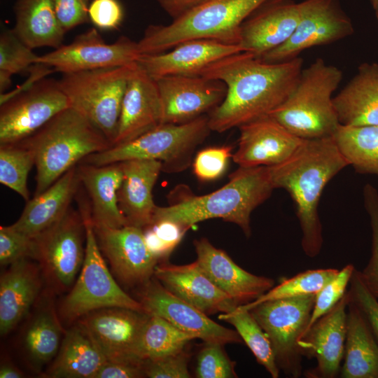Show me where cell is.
Instances as JSON below:
<instances>
[{"mask_svg": "<svg viewBox=\"0 0 378 378\" xmlns=\"http://www.w3.org/2000/svg\"><path fill=\"white\" fill-rule=\"evenodd\" d=\"M302 69L300 57L268 63L246 52L210 64L200 76L219 80L227 87L223 101L209 113L211 130L223 132L269 115L286 99Z\"/></svg>", "mask_w": 378, "mask_h": 378, "instance_id": "6da1fadb", "label": "cell"}, {"mask_svg": "<svg viewBox=\"0 0 378 378\" xmlns=\"http://www.w3.org/2000/svg\"><path fill=\"white\" fill-rule=\"evenodd\" d=\"M349 163L332 136L303 139L284 162L269 167L274 189H285L293 199L306 255L317 256L323 245L318 206L327 183Z\"/></svg>", "mask_w": 378, "mask_h": 378, "instance_id": "7a4b0ae2", "label": "cell"}, {"mask_svg": "<svg viewBox=\"0 0 378 378\" xmlns=\"http://www.w3.org/2000/svg\"><path fill=\"white\" fill-rule=\"evenodd\" d=\"M274 189L269 167H239L225 186L213 192L200 196L182 194L167 206H157L152 221L169 220L187 232L197 223L221 218L236 224L250 237L251 213Z\"/></svg>", "mask_w": 378, "mask_h": 378, "instance_id": "3957f363", "label": "cell"}, {"mask_svg": "<svg viewBox=\"0 0 378 378\" xmlns=\"http://www.w3.org/2000/svg\"><path fill=\"white\" fill-rule=\"evenodd\" d=\"M36 154L37 195L85 157L112 146L88 118L69 107L25 139Z\"/></svg>", "mask_w": 378, "mask_h": 378, "instance_id": "277c9868", "label": "cell"}, {"mask_svg": "<svg viewBox=\"0 0 378 378\" xmlns=\"http://www.w3.org/2000/svg\"><path fill=\"white\" fill-rule=\"evenodd\" d=\"M267 0H204L167 25L151 24L137 42L142 54L164 52L193 39L239 45L244 20Z\"/></svg>", "mask_w": 378, "mask_h": 378, "instance_id": "5b68a950", "label": "cell"}, {"mask_svg": "<svg viewBox=\"0 0 378 378\" xmlns=\"http://www.w3.org/2000/svg\"><path fill=\"white\" fill-rule=\"evenodd\" d=\"M342 78V70L317 58L302 69L286 99L268 115L302 139L332 136L340 125L332 94Z\"/></svg>", "mask_w": 378, "mask_h": 378, "instance_id": "8992f818", "label": "cell"}, {"mask_svg": "<svg viewBox=\"0 0 378 378\" xmlns=\"http://www.w3.org/2000/svg\"><path fill=\"white\" fill-rule=\"evenodd\" d=\"M78 201L85 227V259L76 281L60 304V319L71 324L92 311L106 307L144 312L141 304L127 294L109 272L97 244L88 202L83 198Z\"/></svg>", "mask_w": 378, "mask_h": 378, "instance_id": "52a82bcc", "label": "cell"}, {"mask_svg": "<svg viewBox=\"0 0 378 378\" xmlns=\"http://www.w3.org/2000/svg\"><path fill=\"white\" fill-rule=\"evenodd\" d=\"M211 131L208 115L183 124L162 123L130 141L91 154L80 162L101 166L154 160L162 162V171L179 172L189 165L195 148Z\"/></svg>", "mask_w": 378, "mask_h": 378, "instance_id": "ba28073f", "label": "cell"}, {"mask_svg": "<svg viewBox=\"0 0 378 378\" xmlns=\"http://www.w3.org/2000/svg\"><path fill=\"white\" fill-rule=\"evenodd\" d=\"M136 66L63 74L58 80L70 107L88 118L109 140L116 136L122 98Z\"/></svg>", "mask_w": 378, "mask_h": 378, "instance_id": "9c48e42d", "label": "cell"}, {"mask_svg": "<svg viewBox=\"0 0 378 378\" xmlns=\"http://www.w3.org/2000/svg\"><path fill=\"white\" fill-rule=\"evenodd\" d=\"M316 295L266 301L248 310L269 338L279 370L293 378L302 374L298 341L307 329Z\"/></svg>", "mask_w": 378, "mask_h": 378, "instance_id": "30bf717a", "label": "cell"}, {"mask_svg": "<svg viewBox=\"0 0 378 378\" xmlns=\"http://www.w3.org/2000/svg\"><path fill=\"white\" fill-rule=\"evenodd\" d=\"M35 260L52 292L71 288L85 259V227L79 211L70 207L63 217L34 238Z\"/></svg>", "mask_w": 378, "mask_h": 378, "instance_id": "8fae6325", "label": "cell"}, {"mask_svg": "<svg viewBox=\"0 0 378 378\" xmlns=\"http://www.w3.org/2000/svg\"><path fill=\"white\" fill-rule=\"evenodd\" d=\"M0 145L29 137L70 107L58 80L41 78L12 95L1 94Z\"/></svg>", "mask_w": 378, "mask_h": 378, "instance_id": "7c38bea8", "label": "cell"}, {"mask_svg": "<svg viewBox=\"0 0 378 378\" xmlns=\"http://www.w3.org/2000/svg\"><path fill=\"white\" fill-rule=\"evenodd\" d=\"M299 6L300 18L291 36L283 45L259 58L262 61H288L299 57L307 49L337 42L354 31L351 20L338 0H304Z\"/></svg>", "mask_w": 378, "mask_h": 378, "instance_id": "4fadbf2b", "label": "cell"}, {"mask_svg": "<svg viewBox=\"0 0 378 378\" xmlns=\"http://www.w3.org/2000/svg\"><path fill=\"white\" fill-rule=\"evenodd\" d=\"M140 55L137 42L121 36L112 43H106L95 28H90L71 43L39 56L36 64L63 74L132 65Z\"/></svg>", "mask_w": 378, "mask_h": 378, "instance_id": "5bb4252c", "label": "cell"}, {"mask_svg": "<svg viewBox=\"0 0 378 378\" xmlns=\"http://www.w3.org/2000/svg\"><path fill=\"white\" fill-rule=\"evenodd\" d=\"M136 295L144 312L163 318L204 342L241 343L237 331L212 321L208 315L166 289L154 276L138 288Z\"/></svg>", "mask_w": 378, "mask_h": 378, "instance_id": "9a60e30c", "label": "cell"}, {"mask_svg": "<svg viewBox=\"0 0 378 378\" xmlns=\"http://www.w3.org/2000/svg\"><path fill=\"white\" fill-rule=\"evenodd\" d=\"M93 228L103 256L123 285L139 288L153 278L159 261L148 248L141 228L132 225Z\"/></svg>", "mask_w": 378, "mask_h": 378, "instance_id": "2e32d148", "label": "cell"}, {"mask_svg": "<svg viewBox=\"0 0 378 378\" xmlns=\"http://www.w3.org/2000/svg\"><path fill=\"white\" fill-rule=\"evenodd\" d=\"M149 314L122 307L92 311L77 322L88 332L107 362L142 363L136 347Z\"/></svg>", "mask_w": 378, "mask_h": 378, "instance_id": "e0dca14e", "label": "cell"}, {"mask_svg": "<svg viewBox=\"0 0 378 378\" xmlns=\"http://www.w3.org/2000/svg\"><path fill=\"white\" fill-rule=\"evenodd\" d=\"M163 112V123L183 124L209 113L224 99L225 84L202 76L172 75L155 79Z\"/></svg>", "mask_w": 378, "mask_h": 378, "instance_id": "ac0fdd59", "label": "cell"}, {"mask_svg": "<svg viewBox=\"0 0 378 378\" xmlns=\"http://www.w3.org/2000/svg\"><path fill=\"white\" fill-rule=\"evenodd\" d=\"M348 291L320 317L298 341L300 354L316 365L305 371L308 378H335L344 358L347 327Z\"/></svg>", "mask_w": 378, "mask_h": 378, "instance_id": "d6986e66", "label": "cell"}, {"mask_svg": "<svg viewBox=\"0 0 378 378\" xmlns=\"http://www.w3.org/2000/svg\"><path fill=\"white\" fill-rule=\"evenodd\" d=\"M239 127L238 148L232 160L239 167L279 164L289 158L303 140L268 115Z\"/></svg>", "mask_w": 378, "mask_h": 378, "instance_id": "ffe728a7", "label": "cell"}, {"mask_svg": "<svg viewBox=\"0 0 378 378\" xmlns=\"http://www.w3.org/2000/svg\"><path fill=\"white\" fill-rule=\"evenodd\" d=\"M299 18V3L267 0L242 23L239 46L243 52L260 58L288 40Z\"/></svg>", "mask_w": 378, "mask_h": 378, "instance_id": "44dd1931", "label": "cell"}, {"mask_svg": "<svg viewBox=\"0 0 378 378\" xmlns=\"http://www.w3.org/2000/svg\"><path fill=\"white\" fill-rule=\"evenodd\" d=\"M193 244L201 270L237 306L256 300L274 286V279L246 271L206 238L195 239Z\"/></svg>", "mask_w": 378, "mask_h": 378, "instance_id": "7402d4cb", "label": "cell"}, {"mask_svg": "<svg viewBox=\"0 0 378 378\" xmlns=\"http://www.w3.org/2000/svg\"><path fill=\"white\" fill-rule=\"evenodd\" d=\"M162 123V106L156 80L136 64L122 98L113 146L130 141Z\"/></svg>", "mask_w": 378, "mask_h": 378, "instance_id": "603a6c76", "label": "cell"}, {"mask_svg": "<svg viewBox=\"0 0 378 378\" xmlns=\"http://www.w3.org/2000/svg\"><path fill=\"white\" fill-rule=\"evenodd\" d=\"M240 52L243 51L239 45L193 39L177 45L168 52L142 54L136 64L154 79L172 75L200 76L210 64Z\"/></svg>", "mask_w": 378, "mask_h": 378, "instance_id": "cb8c5ba5", "label": "cell"}, {"mask_svg": "<svg viewBox=\"0 0 378 378\" xmlns=\"http://www.w3.org/2000/svg\"><path fill=\"white\" fill-rule=\"evenodd\" d=\"M153 276L172 293L206 315L227 313L237 307L208 278L197 261L184 265H175L167 261L160 262Z\"/></svg>", "mask_w": 378, "mask_h": 378, "instance_id": "d4e9b609", "label": "cell"}, {"mask_svg": "<svg viewBox=\"0 0 378 378\" xmlns=\"http://www.w3.org/2000/svg\"><path fill=\"white\" fill-rule=\"evenodd\" d=\"M122 180L118 202L127 225L143 229L153 219L157 205L153 190L162 171V163L154 160H130L120 162Z\"/></svg>", "mask_w": 378, "mask_h": 378, "instance_id": "484cf974", "label": "cell"}, {"mask_svg": "<svg viewBox=\"0 0 378 378\" xmlns=\"http://www.w3.org/2000/svg\"><path fill=\"white\" fill-rule=\"evenodd\" d=\"M77 171L88 196L93 226L120 228L127 225L118 202L123 176L120 163L96 166L80 162Z\"/></svg>", "mask_w": 378, "mask_h": 378, "instance_id": "4316f807", "label": "cell"}, {"mask_svg": "<svg viewBox=\"0 0 378 378\" xmlns=\"http://www.w3.org/2000/svg\"><path fill=\"white\" fill-rule=\"evenodd\" d=\"M39 265L22 259L9 265L0 279V332H10L29 313L41 289Z\"/></svg>", "mask_w": 378, "mask_h": 378, "instance_id": "83f0119b", "label": "cell"}, {"mask_svg": "<svg viewBox=\"0 0 378 378\" xmlns=\"http://www.w3.org/2000/svg\"><path fill=\"white\" fill-rule=\"evenodd\" d=\"M79 187L76 165L46 190L28 200L18 220L10 226L31 238L36 237L63 217Z\"/></svg>", "mask_w": 378, "mask_h": 378, "instance_id": "f1b7e54d", "label": "cell"}, {"mask_svg": "<svg viewBox=\"0 0 378 378\" xmlns=\"http://www.w3.org/2000/svg\"><path fill=\"white\" fill-rule=\"evenodd\" d=\"M333 104L340 125H378V64L360 65Z\"/></svg>", "mask_w": 378, "mask_h": 378, "instance_id": "f546056e", "label": "cell"}, {"mask_svg": "<svg viewBox=\"0 0 378 378\" xmlns=\"http://www.w3.org/2000/svg\"><path fill=\"white\" fill-rule=\"evenodd\" d=\"M343 359L340 377L378 378V343L365 315L350 297Z\"/></svg>", "mask_w": 378, "mask_h": 378, "instance_id": "4dcf8cb0", "label": "cell"}, {"mask_svg": "<svg viewBox=\"0 0 378 378\" xmlns=\"http://www.w3.org/2000/svg\"><path fill=\"white\" fill-rule=\"evenodd\" d=\"M107 362L78 322L65 331L55 359L45 374L52 378H94Z\"/></svg>", "mask_w": 378, "mask_h": 378, "instance_id": "1f68e13d", "label": "cell"}, {"mask_svg": "<svg viewBox=\"0 0 378 378\" xmlns=\"http://www.w3.org/2000/svg\"><path fill=\"white\" fill-rule=\"evenodd\" d=\"M13 31L31 49L62 46L66 31L61 26L52 0H16Z\"/></svg>", "mask_w": 378, "mask_h": 378, "instance_id": "d6a6232c", "label": "cell"}, {"mask_svg": "<svg viewBox=\"0 0 378 378\" xmlns=\"http://www.w3.org/2000/svg\"><path fill=\"white\" fill-rule=\"evenodd\" d=\"M49 297L45 294L23 336L24 351L35 368H41L56 356L65 333Z\"/></svg>", "mask_w": 378, "mask_h": 378, "instance_id": "836d02e7", "label": "cell"}, {"mask_svg": "<svg viewBox=\"0 0 378 378\" xmlns=\"http://www.w3.org/2000/svg\"><path fill=\"white\" fill-rule=\"evenodd\" d=\"M332 136L349 166L378 176V125L340 124Z\"/></svg>", "mask_w": 378, "mask_h": 378, "instance_id": "e575fe53", "label": "cell"}, {"mask_svg": "<svg viewBox=\"0 0 378 378\" xmlns=\"http://www.w3.org/2000/svg\"><path fill=\"white\" fill-rule=\"evenodd\" d=\"M195 338L163 318L149 315L138 340L136 356L143 361L168 356L183 350Z\"/></svg>", "mask_w": 378, "mask_h": 378, "instance_id": "d590c367", "label": "cell"}, {"mask_svg": "<svg viewBox=\"0 0 378 378\" xmlns=\"http://www.w3.org/2000/svg\"><path fill=\"white\" fill-rule=\"evenodd\" d=\"M218 318L232 324L254 355L258 363L262 365L273 378L279 376L272 345L267 335L248 310L238 306L227 313H222Z\"/></svg>", "mask_w": 378, "mask_h": 378, "instance_id": "8d00e7d4", "label": "cell"}, {"mask_svg": "<svg viewBox=\"0 0 378 378\" xmlns=\"http://www.w3.org/2000/svg\"><path fill=\"white\" fill-rule=\"evenodd\" d=\"M35 163V151L26 140L0 145V183L27 202V178Z\"/></svg>", "mask_w": 378, "mask_h": 378, "instance_id": "74e56055", "label": "cell"}, {"mask_svg": "<svg viewBox=\"0 0 378 378\" xmlns=\"http://www.w3.org/2000/svg\"><path fill=\"white\" fill-rule=\"evenodd\" d=\"M338 272L339 270L333 268L306 270L291 278L283 279L279 284L273 286L256 300L238 307L241 309L250 310L266 301L317 294Z\"/></svg>", "mask_w": 378, "mask_h": 378, "instance_id": "f35d334b", "label": "cell"}, {"mask_svg": "<svg viewBox=\"0 0 378 378\" xmlns=\"http://www.w3.org/2000/svg\"><path fill=\"white\" fill-rule=\"evenodd\" d=\"M32 50L13 29L3 31L0 36V71L12 76L30 71L39 57Z\"/></svg>", "mask_w": 378, "mask_h": 378, "instance_id": "ab89813d", "label": "cell"}, {"mask_svg": "<svg viewBox=\"0 0 378 378\" xmlns=\"http://www.w3.org/2000/svg\"><path fill=\"white\" fill-rule=\"evenodd\" d=\"M142 230L146 244L159 263L167 261L186 232L178 224L164 220H153Z\"/></svg>", "mask_w": 378, "mask_h": 378, "instance_id": "60d3db41", "label": "cell"}, {"mask_svg": "<svg viewBox=\"0 0 378 378\" xmlns=\"http://www.w3.org/2000/svg\"><path fill=\"white\" fill-rule=\"evenodd\" d=\"M363 200L370 221L372 249L368 263L360 274L366 287L378 299V192L371 184L363 188Z\"/></svg>", "mask_w": 378, "mask_h": 378, "instance_id": "b9f144b4", "label": "cell"}, {"mask_svg": "<svg viewBox=\"0 0 378 378\" xmlns=\"http://www.w3.org/2000/svg\"><path fill=\"white\" fill-rule=\"evenodd\" d=\"M223 344L204 342L196 358L195 377L197 378H234L235 363L223 348Z\"/></svg>", "mask_w": 378, "mask_h": 378, "instance_id": "7bdbcfd3", "label": "cell"}, {"mask_svg": "<svg viewBox=\"0 0 378 378\" xmlns=\"http://www.w3.org/2000/svg\"><path fill=\"white\" fill-rule=\"evenodd\" d=\"M355 269L354 265H346L316 295L314 306L307 330L320 317L331 309L346 293L347 286Z\"/></svg>", "mask_w": 378, "mask_h": 378, "instance_id": "ee69618b", "label": "cell"}, {"mask_svg": "<svg viewBox=\"0 0 378 378\" xmlns=\"http://www.w3.org/2000/svg\"><path fill=\"white\" fill-rule=\"evenodd\" d=\"M36 257L35 241L10 225L0 227V263L10 265L22 259Z\"/></svg>", "mask_w": 378, "mask_h": 378, "instance_id": "f6af8a7d", "label": "cell"}, {"mask_svg": "<svg viewBox=\"0 0 378 378\" xmlns=\"http://www.w3.org/2000/svg\"><path fill=\"white\" fill-rule=\"evenodd\" d=\"M232 147L228 146L206 148L194 158L193 172L198 179L210 181L220 178L225 172L230 158Z\"/></svg>", "mask_w": 378, "mask_h": 378, "instance_id": "bcb514c9", "label": "cell"}, {"mask_svg": "<svg viewBox=\"0 0 378 378\" xmlns=\"http://www.w3.org/2000/svg\"><path fill=\"white\" fill-rule=\"evenodd\" d=\"M190 353L187 349L163 357L143 360L145 377L189 378Z\"/></svg>", "mask_w": 378, "mask_h": 378, "instance_id": "7dc6e473", "label": "cell"}, {"mask_svg": "<svg viewBox=\"0 0 378 378\" xmlns=\"http://www.w3.org/2000/svg\"><path fill=\"white\" fill-rule=\"evenodd\" d=\"M349 286L348 293L350 299L365 315L378 343V299L366 287L360 271L356 269L353 273Z\"/></svg>", "mask_w": 378, "mask_h": 378, "instance_id": "c3c4849f", "label": "cell"}, {"mask_svg": "<svg viewBox=\"0 0 378 378\" xmlns=\"http://www.w3.org/2000/svg\"><path fill=\"white\" fill-rule=\"evenodd\" d=\"M91 22L101 29H115L123 18V10L118 0H92L88 8Z\"/></svg>", "mask_w": 378, "mask_h": 378, "instance_id": "681fc988", "label": "cell"}, {"mask_svg": "<svg viewBox=\"0 0 378 378\" xmlns=\"http://www.w3.org/2000/svg\"><path fill=\"white\" fill-rule=\"evenodd\" d=\"M57 18L66 32L89 20V0H52Z\"/></svg>", "mask_w": 378, "mask_h": 378, "instance_id": "f907efd6", "label": "cell"}, {"mask_svg": "<svg viewBox=\"0 0 378 378\" xmlns=\"http://www.w3.org/2000/svg\"><path fill=\"white\" fill-rule=\"evenodd\" d=\"M145 377L142 363L106 362L94 378H140Z\"/></svg>", "mask_w": 378, "mask_h": 378, "instance_id": "816d5d0a", "label": "cell"}, {"mask_svg": "<svg viewBox=\"0 0 378 378\" xmlns=\"http://www.w3.org/2000/svg\"><path fill=\"white\" fill-rule=\"evenodd\" d=\"M162 9L175 20L204 0H155Z\"/></svg>", "mask_w": 378, "mask_h": 378, "instance_id": "f5cc1de1", "label": "cell"}, {"mask_svg": "<svg viewBox=\"0 0 378 378\" xmlns=\"http://www.w3.org/2000/svg\"><path fill=\"white\" fill-rule=\"evenodd\" d=\"M24 373L13 364L6 362L3 363L0 367L1 378H22Z\"/></svg>", "mask_w": 378, "mask_h": 378, "instance_id": "db71d44e", "label": "cell"}, {"mask_svg": "<svg viewBox=\"0 0 378 378\" xmlns=\"http://www.w3.org/2000/svg\"><path fill=\"white\" fill-rule=\"evenodd\" d=\"M12 76L8 73L0 71V92L3 93L11 85Z\"/></svg>", "mask_w": 378, "mask_h": 378, "instance_id": "11a10c76", "label": "cell"}, {"mask_svg": "<svg viewBox=\"0 0 378 378\" xmlns=\"http://www.w3.org/2000/svg\"><path fill=\"white\" fill-rule=\"evenodd\" d=\"M370 1L378 19V0H370Z\"/></svg>", "mask_w": 378, "mask_h": 378, "instance_id": "9f6ffc18", "label": "cell"}]
</instances>
